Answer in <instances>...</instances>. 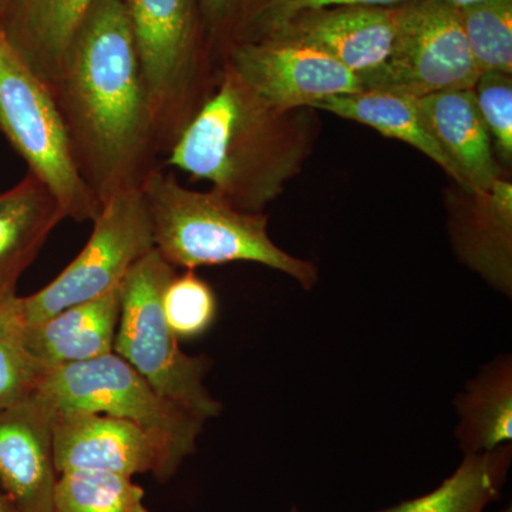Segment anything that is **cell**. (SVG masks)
Returning <instances> with one entry per match:
<instances>
[{
    "mask_svg": "<svg viewBox=\"0 0 512 512\" xmlns=\"http://www.w3.org/2000/svg\"><path fill=\"white\" fill-rule=\"evenodd\" d=\"M456 436L466 454L488 453L512 440V360L510 355L484 366L458 394Z\"/></svg>",
    "mask_w": 512,
    "mask_h": 512,
    "instance_id": "20",
    "label": "cell"
},
{
    "mask_svg": "<svg viewBox=\"0 0 512 512\" xmlns=\"http://www.w3.org/2000/svg\"><path fill=\"white\" fill-rule=\"evenodd\" d=\"M404 10L406 3L312 10L296 16L266 40H289L315 47L360 77L389 59Z\"/></svg>",
    "mask_w": 512,
    "mask_h": 512,
    "instance_id": "14",
    "label": "cell"
},
{
    "mask_svg": "<svg viewBox=\"0 0 512 512\" xmlns=\"http://www.w3.org/2000/svg\"><path fill=\"white\" fill-rule=\"evenodd\" d=\"M77 171L101 207L161 168L156 120L124 0H96L50 84Z\"/></svg>",
    "mask_w": 512,
    "mask_h": 512,
    "instance_id": "1",
    "label": "cell"
},
{
    "mask_svg": "<svg viewBox=\"0 0 512 512\" xmlns=\"http://www.w3.org/2000/svg\"><path fill=\"white\" fill-rule=\"evenodd\" d=\"M53 451L57 474L99 470L133 477L171 476L156 441L131 421L92 412H55Z\"/></svg>",
    "mask_w": 512,
    "mask_h": 512,
    "instance_id": "11",
    "label": "cell"
},
{
    "mask_svg": "<svg viewBox=\"0 0 512 512\" xmlns=\"http://www.w3.org/2000/svg\"><path fill=\"white\" fill-rule=\"evenodd\" d=\"M241 0H195L215 56L224 64Z\"/></svg>",
    "mask_w": 512,
    "mask_h": 512,
    "instance_id": "28",
    "label": "cell"
},
{
    "mask_svg": "<svg viewBox=\"0 0 512 512\" xmlns=\"http://www.w3.org/2000/svg\"><path fill=\"white\" fill-rule=\"evenodd\" d=\"M94 2L96 0H8L0 9V28L10 46L50 87Z\"/></svg>",
    "mask_w": 512,
    "mask_h": 512,
    "instance_id": "17",
    "label": "cell"
},
{
    "mask_svg": "<svg viewBox=\"0 0 512 512\" xmlns=\"http://www.w3.org/2000/svg\"><path fill=\"white\" fill-rule=\"evenodd\" d=\"M0 133L59 201L64 217L94 221L101 204L89 190L67 140L49 84L10 46L0 28Z\"/></svg>",
    "mask_w": 512,
    "mask_h": 512,
    "instance_id": "7",
    "label": "cell"
},
{
    "mask_svg": "<svg viewBox=\"0 0 512 512\" xmlns=\"http://www.w3.org/2000/svg\"><path fill=\"white\" fill-rule=\"evenodd\" d=\"M407 2L412 0H241L228 49L239 43L264 42L296 16L312 10L356 5L393 6Z\"/></svg>",
    "mask_w": 512,
    "mask_h": 512,
    "instance_id": "25",
    "label": "cell"
},
{
    "mask_svg": "<svg viewBox=\"0 0 512 512\" xmlns=\"http://www.w3.org/2000/svg\"><path fill=\"white\" fill-rule=\"evenodd\" d=\"M458 9L444 0H412L389 59L359 77L363 90L420 99L429 94L471 90L480 77Z\"/></svg>",
    "mask_w": 512,
    "mask_h": 512,
    "instance_id": "9",
    "label": "cell"
},
{
    "mask_svg": "<svg viewBox=\"0 0 512 512\" xmlns=\"http://www.w3.org/2000/svg\"><path fill=\"white\" fill-rule=\"evenodd\" d=\"M458 13L480 72L512 74V0H481Z\"/></svg>",
    "mask_w": 512,
    "mask_h": 512,
    "instance_id": "24",
    "label": "cell"
},
{
    "mask_svg": "<svg viewBox=\"0 0 512 512\" xmlns=\"http://www.w3.org/2000/svg\"><path fill=\"white\" fill-rule=\"evenodd\" d=\"M163 309L178 339L200 338L217 319V295L194 269H185L184 274H175L165 286Z\"/></svg>",
    "mask_w": 512,
    "mask_h": 512,
    "instance_id": "26",
    "label": "cell"
},
{
    "mask_svg": "<svg viewBox=\"0 0 512 512\" xmlns=\"http://www.w3.org/2000/svg\"><path fill=\"white\" fill-rule=\"evenodd\" d=\"M224 64L278 110L312 109L328 97L363 90L357 74L338 60L289 40L232 45Z\"/></svg>",
    "mask_w": 512,
    "mask_h": 512,
    "instance_id": "10",
    "label": "cell"
},
{
    "mask_svg": "<svg viewBox=\"0 0 512 512\" xmlns=\"http://www.w3.org/2000/svg\"><path fill=\"white\" fill-rule=\"evenodd\" d=\"M154 249L174 268L252 262L288 275L306 291L318 284V266L285 252L269 235L264 212L238 210L214 190L195 191L158 168L144 181Z\"/></svg>",
    "mask_w": 512,
    "mask_h": 512,
    "instance_id": "3",
    "label": "cell"
},
{
    "mask_svg": "<svg viewBox=\"0 0 512 512\" xmlns=\"http://www.w3.org/2000/svg\"><path fill=\"white\" fill-rule=\"evenodd\" d=\"M37 392L55 412L107 414L137 424L163 451L171 476L194 453L205 423L164 399L114 352L47 370Z\"/></svg>",
    "mask_w": 512,
    "mask_h": 512,
    "instance_id": "6",
    "label": "cell"
},
{
    "mask_svg": "<svg viewBox=\"0 0 512 512\" xmlns=\"http://www.w3.org/2000/svg\"><path fill=\"white\" fill-rule=\"evenodd\" d=\"M316 111L275 109L224 64L217 90L164 165L208 181L238 210L264 212L312 156L320 128Z\"/></svg>",
    "mask_w": 512,
    "mask_h": 512,
    "instance_id": "2",
    "label": "cell"
},
{
    "mask_svg": "<svg viewBox=\"0 0 512 512\" xmlns=\"http://www.w3.org/2000/svg\"><path fill=\"white\" fill-rule=\"evenodd\" d=\"M503 512H511V508H508V510H505Z\"/></svg>",
    "mask_w": 512,
    "mask_h": 512,
    "instance_id": "32",
    "label": "cell"
},
{
    "mask_svg": "<svg viewBox=\"0 0 512 512\" xmlns=\"http://www.w3.org/2000/svg\"><path fill=\"white\" fill-rule=\"evenodd\" d=\"M18 293L0 295V409L32 396L45 370L26 348Z\"/></svg>",
    "mask_w": 512,
    "mask_h": 512,
    "instance_id": "23",
    "label": "cell"
},
{
    "mask_svg": "<svg viewBox=\"0 0 512 512\" xmlns=\"http://www.w3.org/2000/svg\"><path fill=\"white\" fill-rule=\"evenodd\" d=\"M86 247L49 285L20 298L25 323L42 322L70 306L99 298L123 284L130 269L154 249L141 190L104 202Z\"/></svg>",
    "mask_w": 512,
    "mask_h": 512,
    "instance_id": "8",
    "label": "cell"
},
{
    "mask_svg": "<svg viewBox=\"0 0 512 512\" xmlns=\"http://www.w3.org/2000/svg\"><path fill=\"white\" fill-rule=\"evenodd\" d=\"M121 311V285L77 303L42 322L26 323V348L45 372L114 352Z\"/></svg>",
    "mask_w": 512,
    "mask_h": 512,
    "instance_id": "16",
    "label": "cell"
},
{
    "mask_svg": "<svg viewBox=\"0 0 512 512\" xmlns=\"http://www.w3.org/2000/svg\"><path fill=\"white\" fill-rule=\"evenodd\" d=\"M312 109L328 111L342 119L356 121L379 131L384 137L409 144L439 165L451 183L463 187L453 164L444 156L443 150L424 124L417 100L413 97L380 90H362L328 97L316 103Z\"/></svg>",
    "mask_w": 512,
    "mask_h": 512,
    "instance_id": "19",
    "label": "cell"
},
{
    "mask_svg": "<svg viewBox=\"0 0 512 512\" xmlns=\"http://www.w3.org/2000/svg\"><path fill=\"white\" fill-rule=\"evenodd\" d=\"M161 154L217 90L215 56L195 0H124Z\"/></svg>",
    "mask_w": 512,
    "mask_h": 512,
    "instance_id": "4",
    "label": "cell"
},
{
    "mask_svg": "<svg viewBox=\"0 0 512 512\" xmlns=\"http://www.w3.org/2000/svg\"><path fill=\"white\" fill-rule=\"evenodd\" d=\"M291 512H296V510H292Z\"/></svg>",
    "mask_w": 512,
    "mask_h": 512,
    "instance_id": "33",
    "label": "cell"
},
{
    "mask_svg": "<svg viewBox=\"0 0 512 512\" xmlns=\"http://www.w3.org/2000/svg\"><path fill=\"white\" fill-rule=\"evenodd\" d=\"M144 490L131 477L99 470L60 473L55 512H150Z\"/></svg>",
    "mask_w": 512,
    "mask_h": 512,
    "instance_id": "22",
    "label": "cell"
},
{
    "mask_svg": "<svg viewBox=\"0 0 512 512\" xmlns=\"http://www.w3.org/2000/svg\"><path fill=\"white\" fill-rule=\"evenodd\" d=\"M478 110L504 173L512 165V74L481 73L473 87Z\"/></svg>",
    "mask_w": 512,
    "mask_h": 512,
    "instance_id": "27",
    "label": "cell"
},
{
    "mask_svg": "<svg viewBox=\"0 0 512 512\" xmlns=\"http://www.w3.org/2000/svg\"><path fill=\"white\" fill-rule=\"evenodd\" d=\"M447 228L461 264L488 285L512 295V184L507 177L487 191L451 184Z\"/></svg>",
    "mask_w": 512,
    "mask_h": 512,
    "instance_id": "13",
    "label": "cell"
},
{
    "mask_svg": "<svg viewBox=\"0 0 512 512\" xmlns=\"http://www.w3.org/2000/svg\"><path fill=\"white\" fill-rule=\"evenodd\" d=\"M444 2L453 6V8L461 9L466 8L468 5H473V3L481 2V0H444Z\"/></svg>",
    "mask_w": 512,
    "mask_h": 512,
    "instance_id": "30",
    "label": "cell"
},
{
    "mask_svg": "<svg viewBox=\"0 0 512 512\" xmlns=\"http://www.w3.org/2000/svg\"><path fill=\"white\" fill-rule=\"evenodd\" d=\"M55 410L39 392L0 409V487L19 512H55Z\"/></svg>",
    "mask_w": 512,
    "mask_h": 512,
    "instance_id": "12",
    "label": "cell"
},
{
    "mask_svg": "<svg viewBox=\"0 0 512 512\" xmlns=\"http://www.w3.org/2000/svg\"><path fill=\"white\" fill-rule=\"evenodd\" d=\"M416 100L424 124L453 164L464 188L487 191L505 177L473 89L434 93Z\"/></svg>",
    "mask_w": 512,
    "mask_h": 512,
    "instance_id": "15",
    "label": "cell"
},
{
    "mask_svg": "<svg viewBox=\"0 0 512 512\" xmlns=\"http://www.w3.org/2000/svg\"><path fill=\"white\" fill-rule=\"evenodd\" d=\"M511 454V444L467 454L456 473L433 493L382 512H483L503 487Z\"/></svg>",
    "mask_w": 512,
    "mask_h": 512,
    "instance_id": "21",
    "label": "cell"
},
{
    "mask_svg": "<svg viewBox=\"0 0 512 512\" xmlns=\"http://www.w3.org/2000/svg\"><path fill=\"white\" fill-rule=\"evenodd\" d=\"M63 220L53 192L29 171L0 194V295L16 293L20 276Z\"/></svg>",
    "mask_w": 512,
    "mask_h": 512,
    "instance_id": "18",
    "label": "cell"
},
{
    "mask_svg": "<svg viewBox=\"0 0 512 512\" xmlns=\"http://www.w3.org/2000/svg\"><path fill=\"white\" fill-rule=\"evenodd\" d=\"M175 274L177 268L156 249L130 269L121 284L114 353L123 357L164 399L207 421L222 412V404L204 383L210 359L185 355L164 315V289Z\"/></svg>",
    "mask_w": 512,
    "mask_h": 512,
    "instance_id": "5",
    "label": "cell"
},
{
    "mask_svg": "<svg viewBox=\"0 0 512 512\" xmlns=\"http://www.w3.org/2000/svg\"><path fill=\"white\" fill-rule=\"evenodd\" d=\"M6 2H8V0H0V9H2L3 6H5Z\"/></svg>",
    "mask_w": 512,
    "mask_h": 512,
    "instance_id": "31",
    "label": "cell"
},
{
    "mask_svg": "<svg viewBox=\"0 0 512 512\" xmlns=\"http://www.w3.org/2000/svg\"><path fill=\"white\" fill-rule=\"evenodd\" d=\"M0 512H19L2 487H0Z\"/></svg>",
    "mask_w": 512,
    "mask_h": 512,
    "instance_id": "29",
    "label": "cell"
}]
</instances>
